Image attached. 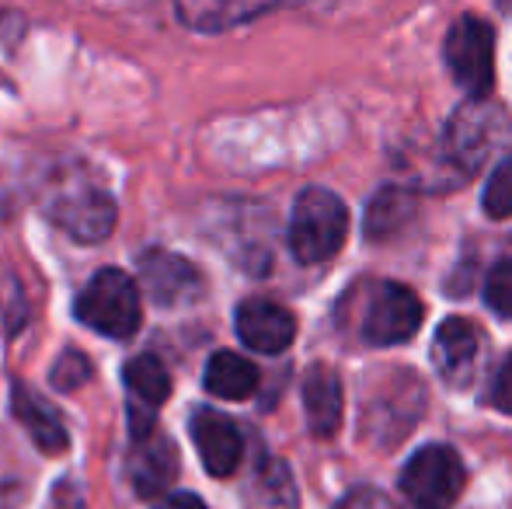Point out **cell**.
Returning a JSON list of instances; mask_svg holds the SVG:
<instances>
[{"mask_svg": "<svg viewBox=\"0 0 512 509\" xmlns=\"http://www.w3.org/2000/svg\"><path fill=\"white\" fill-rule=\"evenodd\" d=\"M206 391L227 401H244L258 391V367L237 353H213L206 363Z\"/></svg>", "mask_w": 512, "mask_h": 509, "instance_id": "obj_18", "label": "cell"}, {"mask_svg": "<svg viewBox=\"0 0 512 509\" xmlns=\"http://www.w3.org/2000/svg\"><path fill=\"white\" fill-rule=\"evenodd\" d=\"M512 147V119L488 98H467L446 123V154L460 171H481Z\"/></svg>", "mask_w": 512, "mask_h": 509, "instance_id": "obj_1", "label": "cell"}, {"mask_svg": "<svg viewBox=\"0 0 512 509\" xmlns=\"http://www.w3.org/2000/svg\"><path fill=\"white\" fill-rule=\"evenodd\" d=\"M415 217V196L405 189H380L366 210V238L370 241H391L408 227Z\"/></svg>", "mask_w": 512, "mask_h": 509, "instance_id": "obj_19", "label": "cell"}, {"mask_svg": "<svg viewBox=\"0 0 512 509\" xmlns=\"http://www.w3.org/2000/svg\"><path fill=\"white\" fill-rule=\"evenodd\" d=\"M485 297L495 314H502V318L512 321V258H502V262L488 272Z\"/></svg>", "mask_w": 512, "mask_h": 509, "instance_id": "obj_21", "label": "cell"}, {"mask_svg": "<svg viewBox=\"0 0 512 509\" xmlns=\"http://www.w3.org/2000/svg\"><path fill=\"white\" fill-rule=\"evenodd\" d=\"M502 4H506V7H512V0H502Z\"/></svg>", "mask_w": 512, "mask_h": 509, "instance_id": "obj_26", "label": "cell"}, {"mask_svg": "<svg viewBox=\"0 0 512 509\" xmlns=\"http://www.w3.org/2000/svg\"><path fill=\"white\" fill-rule=\"evenodd\" d=\"M446 67L467 98H488L495 84V32L478 14L453 21L446 35Z\"/></svg>", "mask_w": 512, "mask_h": 509, "instance_id": "obj_4", "label": "cell"}, {"mask_svg": "<svg viewBox=\"0 0 512 509\" xmlns=\"http://www.w3.org/2000/svg\"><path fill=\"white\" fill-rule=\"evenodd\" d=\"M464 464L457 450L432 443L422 447L401 471V492L418 509H450L464 492Z\"/></svg>", "mask_w": 512, "mask_h": 509, "instance_id": "obj_5", "label": "cell"}, {"mask_svg": "<svg viewBox=\"0 0 512 509\" xmlns=\"http://www.w3.org/2000/svg\"><path fill=\"white\" fill-rule=\"evenodd\" d=\"M478 353H481V335L471 321L446 318L439 325L436 342H432V363H436V374L450 387H467L474 381Z\"/></svg>", "mask_w": 512, "mask_h": 509, "instance_id": "obj_11", "label": "cell"}, {"mask_svg": "<svg viewBox=\"0 0 512 509\" xmlns=\"http://www.w3.org/2000/svg\"><path fill=\"white\" fill-rule=\"evenodd\" d=\"M335 509H398V506L377 489H356V492H349Z\"/></svg>", "mask_w": 512, "mask_h": 509, "instance_id": "obj_24", "label": "cell"}, {"mask_svg": "<svg viewBox=\"0 0 512 509\" xmlns=\"http://www.w3.org/2000/svg\"><path fill=\"white\" fill-rule=\"evenodd\" d=\"M425 307L415 290L401 283H373L363 307V339L370 346H401L422 328Z\"/></svg>", "mask_w": 512, "mask_h": 509, "instance_id": "obj_6", "label": "cell"}, {"mask_svg": "<svg viewBox=\"0 0 512 509\" xmlns=\"http://www.w3.org/2000/svg\"><path fill=\"white\" fill-rule=\"evenodd\" d=\"M481 206L492 220H509L512 217V157L499 164L492 171L485 185V196H481Z\"/></svg>", "mask_w": 512, "mask_h": 509, "instance_id": "obj_20", "label": "cell"}, {"mask_svg": "<svg viewBox=\"0 0 512 509\" xmlns=\"http://www.w3.org/2000/svg\"><path fill=\"white\" fill-rule=\"evenodd\" d=\"M237 335L255 353L276 356L290 349L293 339H297V318L276 300L251 297L237 307Z\"/></svg>", "mask_w": 512, "mask_h": 509, "instance_id": "obj_9", "label": "cell"}, {"mask_svg": "<svg viewBox=\"0 0 512 509\" xmlns=\"http://www.w3.org/2000/svg\"><path fill=\"white\" fill-rule=\"evenodd\" d=\"M77 318L105 339H129L143 321V300L133 276L122 269H102L77 297Z\"/></svg>", "mask_w": 512, "mask_h": 509, "instance_id": "obj_3", "label": "cell"}, {"mask_svg": "<svg viewBox=\"0 0 512 509\" xmlns=\"http://www.w3.org/2000/svg\"><path fill=\"white\" fill-rule=\"evenodd\" d=\"M422 405L425 391L418 384V377L394 374L387 384H380V391L366 405V433H373L377 440H384V447H391L394 440L411 433V426L422 415Z\"/></svg>", "mask_w": 512, "mask_h": 509, "instance_id": "obj_7", "label": "cell"}, {"mask_svg": "<svg viewBox=\"0 0 512 509\" xmlns=\"http://www.w3.org/2000/svg\"><path fill=\"white\" fill-rule=\"evenodd\" d=\"M122 381L129 391V422H133V440L154 429V412L168 401L171 377L157 356H136L122 370Z\"/></svg>", "mask_w": 512, "mask_h": 509, "instance_id": "obj_10", "label": "cell"}, {"mask_svg": "<svg viewBox=\"0 0 512 509\" xmlns=\"http://www.w3.org/2000/svg\"><path fill=\"white\" fill-rule=\"evenodd\" d=\"M91 377V363L84 360L77 349H70V353H63V360L53 367V384L60 387V391H77L84 381Z\"/></svg>", "mask_w": 512, "mask_h": 509, "instance_id": "obj_22", "label": "cell"}, {"mask_svg": "<svg viewBox=\"0 0 512 509\" xmlns=\"http://www.w3.org/2000/svg\"><path fill=\"white\" fill-rule=\"evenodd\" d=\"M11 401H14V415H18V422L28 429V436H32V443L42 450V454L56 457V454L67 450L70 436H67V429H63L60 415H56L53 408L39 398V394H32L28 387H14Z\"/></svg>", "mask_w": 512, "mask_h": 509, "instance_id": "obj_17", "label": "cell"}, {"mask_svg": "<svg viewBox=\"0 0 512 509\" xmlns=\"http://www.w3.org/2000/svg\"><path fill=\"white\" fill-rule=\"evenodd\" d=\"M304 0H175V14L182 25L196 32H223V28L244 25L279 7H297Z\"/></svg>", "mask_w": 512, "mask_h": 509, "instance_id": "obj_15", "label": "cell"}, {"mask_svg": "<svg viewBox=\"0 0 512 509\" xmlns=\"http://www.w3.org/2000/svg\"><path fill=\"white\" fill-rule=\"evenodd\" d=\"M488 401H492L499 412H506L512 415V356L506 363H502V370L495 374V381H492V394H488Z\"/></svg>", "mask_w": 512, "mask_h": 509, "instance_id": "obj_23", "label": "cell"}, {"mask_svg": "<svg viewBox=\"0 0 512 509\" xmlns=\"http://www.w3.org/2000/svg\"><path fill=\"white\" fill-rule=\"evenodd\" d=\"M53 224H60L74 241H105L115 231V203L108 192L95 189V185H74V189L56 192L53 206H49Z\"/></svg>", "mask_w": 512, "mask_h": 509, "instance_id": "obj_8", "label": "cell"}, {"mask_svg": "<svg viewBox=\"0 0 512 509\" xmlns=\"http://www.w3.org/2000/svg\"><path fill=\"white\" fill-rule=\"evenodd\" d=\"M129 482L140 499H154L161 492L171 489V482L178 478V454L175 443L164 433L150 429L147 436L133 440V454H129Z\"/></svg>", "mask_w": 512, "mask_h": 509, "instance_id": "obj_14", "label": "cell"}, {"mask_svg": "<svg viewBox=\"0 0 512 509\" xmlns=\"http://www.w3.org/2000/svg\"><path fill=\"white\" fill-rule=\"evenodd\" d=\"M349 238V210L331 189H304L293 203L290 252L297 262L317 265L338 255Z\"/></svg>", "mask_w": 512, "mask_h": 509, "instance_id": "obj_2", "label": "cell"}, {"mask_svg": "<svg viewBox=\"0 0 512 509\" xmlns=\"http://www.w3.org/2000/svg\"><path fill=\"white\" fill-rule=\"evenodd\" d=\"M157 509H206V503L199 496H189V492H178V496L164 499Z\"/></svg>", "mask_w": 512, "mask_h": 509, "instance_id": "obj_25", "label": "cell"}, {"mask_svg": "<svg viewBox=\"0 0 512 509\" xmlns=\"http://www.w3.org/2000/svg\"><path fill=\"white\" fill-rule=\"evenodd\" d=\"M192 443H196L199 457H203L206 471L213 478L234 475L244 457L241 429H237L227 415L213 412V408H199V412L192 415Z\"/></svg>", "mask_w": 512, "mask_h": 509, "instance_id": "obj_13", "label": "cell"}, {"mask_svg": "<svg viewBox=\"0 0 512 509\" xmlns=\"http://www.w3.org/2000/svg\"><path fill=\"white\" fill-rule=\"evenodd\" d=\"M140 276L147 293L161 307H182L203 290V279H199L196 265L185 262L182 255L161 252V248L140 255Z\"/></svg>", "mask_w": 512, "mask_h": 509, "instance_id": "obj_12", "label": "cell"}, {"mask_svg": "<svg viewBox=\"0 0 512 509\" xmlns=\"http://www.w3.org/2000/svg\"><path fill=\"white\" fill-rule=\"evenodd\" d=\"M304 408H307V422L310 433L328 440L338 433L342 426V381L331 367L317 363L307 370L304 377Z\"/></svg>", "mask_w": 512, "mask_h": 509, "instance_id": "obj_16", "label": "cell"}]
</instances>
